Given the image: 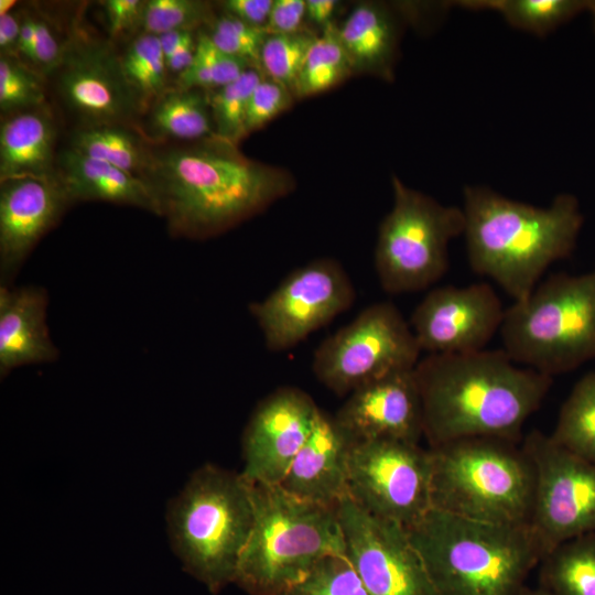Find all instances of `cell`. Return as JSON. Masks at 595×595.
I'll use <instances>...</instances> for the list:
<instances>
[{
  "label": "cell",
  "mask_w": 595,
  "mask_h": 595,
  "mask_svg": "<svg viewBox=\"0 0 595 595\" xmlns=\"http://www.w3.org/2000/svg\"><path fill=\"white\" fill-rule=\"evenodd\" d=\"M142 178L170 232L196 239L235 227L295 188L286 170L251 160L216 136L150 151Z\"/></svg>",
  "instance_id": "6da1fadb"
},
{
  "label": "cell",
  "mask_w": 595,
  "mask_h": 595,
  "mask_svg": "<svg viewBox=\"0 0 595 595\" xmlns=\"http://www.w3.org/2000/svg\"><path fill=\"white\" fill-rule=\"evenodd\" d=\"M429 447L463 437L519 443L553 378L515 363L500 349L421 358L414 368Z\"/></svg>",
  "instance_id": "7a4b0ae2"
},
{
  "label": "cell",
  "mask_w": 595,
  "mask_h": 595,
  "mask_svg": "<svg viewBox=\"0 0 595 595\" xmlns=\"http://www.w3.org/2000/svg\"><path fill=\"white\" fill-rule=\"evenodd\" d=\"M462 209L472 270L513 301L529 295L552 263L571 256L584 220L576 197L565 193L537 207L467 186Z\"/></svg>",
  "instance_id": "3957f363"
},
{
  "label": "cell",
  "mask_w": 595,
  "mask_h": 595,
  "mask_svg": "<svg viewBox=\"0 0 595 595\" xmlns=\"http://www.w3.org/2000/svg\"><path fill=\"white\" fill-rule=\"evenodd\" d=\"M405 530L439 595H519L547 553L530 524L477 521L434 508Z\"/></svg>",
  "instance_id": "277c9868"
},
{
  "label": "cell",
  "mask_w": 595,
  "mask_h": 595,
  "mask_svg": "<svg viewBox=\"0 0 595 595\" xmlns=\"http://www.w3.org/2000/svg\"><path fill=\"white\" fill-rule=\"evenodd\" d=\"M253 517L250 484L241 473L210 463L191 474L165 513L183 570L214 595L235 583Z\"/></svg>",
  "instance_id": "5b68a950"
},
{
  "label": "cell",
  "mask_w": 595,
  "mask_h": 595,
  "mask_svg": "<svg viewBox=\"0 0 595 595\" xmlns=\"http://www.w3.org/2000/svg\"><path fill=\"white\" fill-rule=\"evenodd\" d=\"M253 524L235 584L249 595H282L323 558L346 553L337 508L299 499L280 485L249 483Z\"/></svg>",
  "instance_id": "8992f818"
},
{
  "label": "cell",
  "mask_w": 595,
  "mask_h": 595,
  "mask_svg": "<svg viewBox=\"0 0 595 595\" xmlns=\"http://www.w3.org/2000/svg\"><path fill=\"white\" fill-rule=\"evenodd\" d=\"M432 508L501 524H530L533 463L519 443L463 437L429 447Z\"/></svg>",
  "instance_id": "52a82bcc"
},
{
  "label": "cell",
  "mask_w": 595,
  "mask_h": 595,
  "mask_svg": "<svg viewBox=\"0 0 595 595\" xmlns=\"http://www.w3.org/2000/svg\"><path fill=\"white\" fill-rule=\"evenodd\" d=\"M502 349L517 364L554 377L595 359V269L555 273L506 309Z\"/></svg>",
  "instance_id": "ba28073f"
},
{
  "label": "cell",
  "mask_w": 595,
  "mask_h": 595,
  "mask_svg": "<svg viewBox=\"0 0 595 595\" xmlns=\"http://www.w3.org/2000/svg\"><path fill=\"white\" fill-rule=\"evenodd\" d=\"M393 205L382 219L375 268L390 294L424 290L448 269V244L463 235L462 208L445 206L392 176Z\"/></svg>",
  "instance_id": "9c48e42d"
},
{
  "label": "cell",
  "mask_w": 595,
  "mask_h": 595,
  "mask_svg": "<svg viewBox=\"0 0 595 595\" xmlns=\"http://www.w3.org/2000/svg\"><path fill=\"white\" fill-rule=\"evenodd\" d=\"M420 354L398 307L378 302L318 345L312 369L328 390L346 396L390 374L414 369Z\"/></svg>",
  "instance_id": "30bf717a"
},
{
  "label": "cell",
  "mask_w": 595,
  "mask_h": 595,
  "mask_svg": "<svg viewBox=\"0 0 595 595\" xmlns=\"http://www.w3.org/2000/svg\"><path fill=\"white\" fill-rule=\"evenodd\" d=\"M348 496L372 516L414 524L432 508L429 448L393 440L351 444Z\"/></svg>",
  "instance_id": "8fae6325"
},
{
  "label": "cell",
  "mask_w": 595,
  "mask_h": 595,
  "mask_svg": "<svg viewBox=\"0 0 595 595\" xmlns=\"http://www.w3.org/2000/svg\"><path fill=\"white\" fill-rule=\"evenodd\" d=\"M355 288L332 258L313 260L289 273L263 300L249 305L271 351L290 349L350 309Z\"/></svg>",
  "instance_id": "7c38bea8"
},
{
  "label": "cell",
  "mask_w": 595,
  "mask_h": 595,
  "mask_svg": "<svg viewBox=\"0 0 595 595\" xmlns=\"http://www.w3.org/2000/svg\"><path fill=\"white\" fill-rule=\"evenodd\" d=\"M521 446L536 470L530 526L545 551L595 532V463L571 453L537 429L522 439Z\"/></svg>",
  "instance_id": "4fadbf2b"
},
{
  "label": "cell",
  "mask_w": 595,
  "mask_h": 595,
  "mask_svg": "<svg viewBox=\"0 0 595 595\" xmlns=\"http://www.w3.org/2000/svg\"><path fill=\"white\" fill-rule=\"evenodd\" d=\"M346 555L371 595H439L405 528L346 496L337 506Z\"/></svg>",
  "instance_id": "5bb4252c"
},
{
  "label": "cell",
  "mask_w": 595,
  "mask_h": 595,
  "mask_svg": "<svg viewBox=\"0 0 595 595\" xmlns=\"http://www.w3.org/2000/svg\"><path fill=\"white\" fill-rule=\"evenodd\" d=\"M505 311L487 282L432 289L416 305L410 326L421 351L435 355L485 349L501 327Z\"/></svg>",
  "instance_id": "9a60e30c"
},
{
  "label": "cell",
  "mask_w": 595,
  "mask_h": 595,
  "mask_svg": "<svg viewBox=\"0 0 595 595\" xmlns=\"http://www.w3.org/2000/svg\"><path fill=\"white\" fill-rule=\"evenodd\" d=\"M320 412L315 401L299 388L281 387L263 398L242 434L244 478L280 485Z\"/></svg>",
  "instance_id": "2e32d148"
},
{
  "label": "cell",
  "mask_w": 595,
  "mask_h": 595,
  "mask_svg": "<svg viewBox=\"0 0 595 595\" xmlns=\"http://www.w3.org/2000/svg\"><path fill=\"white\" fill-rule=\"evenodd\" d=\"M58 67L60 93L85 126L125 125L141 111L120 60L105 46L73 43Z\"/></svg>",
  "instance_id": "e0dca14e"
},
{
  "label": "cell",
  "mask_w": 595,
  "mask_h": 595,
  "mask_svg": "<svg viewBox=\"0 0 595 595\" xmlns=\"http://www.w3.org/2000/svg\"><path fill=\"white\" fill-rule=\"evenodd\" d=\"M334 419L351 444L375 440L419 444L423 411L414 369L390 374L353 391Z\"/></svg>",
  "instance_id": "ac0fdd59"
},
{
  "label": "cell",
  "mask_w": 595,
  "mask_h": 595,
  "mask_svg": "<svg viewBox=\"0 0 595 595\" xmlns=\"http://www.w3.org/2000/svg\"><path fill=\"white\" fill-rule=\"evenodd\" d=\"M68 204L56 175L1 181V285H10L34 246L57 223Z\"/></svg>",
  "instance_id": "d6986e66"
},
{
  "label": "cell",
  "mask_w": 595,
  "mask_h": 595,
  "mask_svg": "<svg viewBox=\"0 0 595 595\" xmlns=\"http://www.w3.org/2000/svg\"><path fill=\"white\" fill-rule=\"evenodd\" d=\"M350 441L334 415L320 412L316 423L280 486L292 496L337 508L348 496Z\"/></svg>",
  "instance_id": "ffe728a7"
},
{
  "label": "cell",
  "mask_w": 595,
  "mask_h": 595,
  "mask_svg": "<svg viewBox=\"0 0 595 595\" xmlns=\"http://www.w3.org/2000/svg\"><path fill=\"white\" fill-rule=\"evenodd\" d=\"M48 296L43 288L0 285V375L58 357L46 324Z\"/></svg>",
  "instance_id": "44dd1931"
},
{
  "label": "cell",
  "mask_w": 595,
  "mask_h": 595,
  "mask_svg": "<svg viewBox=\"0 0 595 595\" xmlns=\"http://www.w3.org/2000/svg\"><path fill=\"white\" fill-rule=\"evenodd\" d=\"M57 172L55 175L71 203L102 201L140 207L160 216L148 183L108 162L71 148L60 155Z\"/></svg>",
  "instance_id": "7402d4cb"
},
{
  "label": "cell",
  "mask_w": 595,
  "mask_h": 595,
  "mask_svg": "<svg viewBox=\"0 0 595 595\" xmlns=\"http://www.w3.org/2000/svg\"><path fill=\"white\" fill-rule=\"evenodd\" d=\"M337 28L354 74L392 79L399 40L393 11L381 3L361 2Z\"/></svg>",
  "instance_id": "603a6c76"
},
{
  "label": "cell",
  "mask_w": 595,
  "mask_h": 595,
  "mask_svg": "<svg viewBox=\"0 0 595 595\" xmlns=\"http://www.w3.org/2000/svg\"><path fill=\"white\" fill-rule=\"evenodd\" d=\"M54 126L39 108L18 111L0 128V180L51 176Z\"/></svg>",
  "instance_id": "cb8c5ba5"
},
{
  "label": "cell",
  "mask_w": 595,
  "mask_h": 595,
  "mask_svg": "<svg viewBox=\"0 0 595 595\" xmlns=\"http://www.w3.org/2000/svg\"><path fill=\"white\" fill-rule=\"evenodd\" d=\"M539 586L551 595H595V532L548 551L539 564Z\"/></svg>",
  "instance_id": "d4e9b609"
},
{
  "label": "cell",
  "mask_w": 595,
  "mask_h": 595,
  "mask_svg": "<svg viewBox=\"0 0 595 595\" xmlns=\"http://www.w3.org/2000/svg\"><path fill=\"white\" fill-rule=\"evenodd\" d=\"M150 128L161 138L197 141L215 136L208 91L167 89L153 105Z\"/></svg>",
  "instance_id": "484cf974"
},
{
  "label": "cell",
  "mask_w": 595,
  "mask_h": 595,
  "mask_svg": "<svg viewBox=\"0 0 595 595\" xmlns=\"http://www.w3.org/2000/svg\"><path fill=\"white\" fill-rule=\"evenodd\" d=\"M550 436L571 453L595 463V371L575 382Z\"/></svg>",
  "instance_id": "4316f807"
},
{
  "label": "cell",
  "mask_w": 595,
  "mask_h": 595,
  "mask_svg": "<svg viewBox=\"0 0 595 595\" xmlns=\"http://www.w3.org/2000/svg\"><path fill=\"white\" fill-rule=\"evenodd\" d=\"M72 149L140 177L150 152L125 125L84 126L75 132Z\"/></svg>",
  "instance_id": "83f0119b"
},
{
  "label": "cell",
  "mask_w": 595,
  "mask_h": 595,
  "mask_svg": "<svg viewBox=\"0 0 595 595\" xmlns=\"http://www.w3.org/2000/svg\"><path fill=\"white\" fill-rule=\"evenodd\" d=\"M353 74L337 24L332 22L310 47L295 84L294 97L305 98L324 93Z\"/></svg>",
  "instance_id": "f1b7e54d"
},
{
  "label": "cell",
  "mask_w": 595,
  "mask_h": 595,
  "mask_svg": "<svg viewBox=\"0 0 595 595\" xmlns=\"http://www.w3.org/2000/svg\"><path fill=\"white\" fill-rule=\"evenodd\" d=\"M589 1L580 0H476L456 6L499 12L512 26L543 36L577 13L588 9Z\"/></svg>",
  "instance_id": "f546056e"
},
{
  "label": "cell",
  "mask_w": 595,
  "mask_h": 595,
  "mask_svg": "<svg viewBox=\"0 0 595 595\" xmlns=\"http://www.w3.org/2000/svg\"><path fill=\"white\" fill-rule=\"evenodd\" d=\"M120 60L123 76L132 89L140 110L153 105L167 89V67L159 41L142 33L131 42Z\"/></svg>",
  "instance_id": "4dcf8cb0"
},
{
  "label": "cell",
  "mask_w": 595,
  "mask_h": 595,
  "mask_svg": "<svg viewBox=\"0 0 595 595\" xmlns=\"http://www.w3.org/2000/svg\"><path fill=\"white\" fill-rule=\"evenodd\" d=\"M264 77L260 68L250 67L230 84L208 91L215 136L237 145L246 134V115L250 96Z\"/></svg>",
  "instance_id": "1f68e13d"
},
{
  "label": "cell",
  "mask_w": 595,
  "mask_h": 595,
  "mask_svg": "<svg viewBox=\"0 0 595 595\" xmlns=\"http://www.w3.org/2000/svg\"><path fill=\"white\" fill-rule=\"evenodd\" d=\"M250 67L253 66L247 61L220 51L207 33H201L196 40L194 61L178 75L176 87L215 90L230 84Z\"/></svg>",
  "instance_id": "d6a6232c"
},
{
  "label": "cell",
  "mask_w": 595,
  "mask_h": 595,
  "mask_svg": "<svg viewBox=\"0 0 595 595\" xmlns=\"http://www.w3.org/2000/svg\"><path fill=\"white\" fill-rule=\"evenodd\" d=\"M316 37L317 34L310 30L291 34H268L260 53L261 72L294 95L300 71Z\"/></svg>",
  "instance_id": "836d02e7"
},
{
  "label": "cell",
  "mask_w": 595,
  "mask_h": 595,
  "mask_svg": "<svg viewBox=\"0 0 595 595\" xmlns=\"http://www.w3.org/2000/svg\"><path fill=\"white\" fill-rule=\"evenodd\" d=\"M282 595H371L346 553L320 560Z\"/></svg>",
  "instance_id": "e575fe53"
},
{
  "label": "cell",
  "mask_w": 595,
  "mask_h": 595,
  "mask_svg": "<svg viewBox=\"0 0 595 595\" xmlns=\"http://www.w3.org/2000/svg\"><path fill=\"white\" fill-rule=\"evenodd\" d=\"M209 6L195 0H150L144 3L141 24L144 33L161 35L193 30L210 18Z\"/></svg>",
  "instance_id": "d590c367"
},
{
  "label": "cell",
  "mask_w": 595,
  "mask_h": 595,
  "mask_svg": "<svg viewBox=\"0 0 595 595\" xmlns=\"http://www.w3.org/2000/svg\"><path fill=\"white\" fill-rule=\"evenodd\" d=\"M207 35L220 51L260 68L261 47L268 36L264 29L249 25L225 13L214 20Z\"/></svg>",
  "instance_id": "8d00e7d4"
},
{
  "label": "cell",
  "mask_w": 595,
  "mask_h": 595,
  "mask_svg": "<svg viewBox=\"0 0 595 595\" xmlns=\"http://www.w3.org/2000/svg\"><path fill=\"white\" fill-rule=\"evenodd\" d=\"M44 93L39 79L8 56L0 58V108L2 111L39 108Z\"/></svg>",
  "instance_id": "74e56055"
},
{
  "label": "cell",
  "mask_w": 595,
  "mask_h": 595,
  "mask_svg": "<svg viewBox=\"0 0 595 595\" xmlns=\"http://www.w3.org/2000/svg\"><path fill=\"white\" fill-rule=\"evenodd\" d=\"M295 97L284 86L266 76L253 89L246 115V134L261 129L291 107Z\"/></svg>",
  "instance_id": "f35d334b"
},
{
  "label": "cell",
  "mask_w": 595,
  "mask_h": 595,
  "mask_svg": "<svg viewBox=\"0 0 595 595\" xmlns=\"http://www.w3.org/2000/svg\"><path fill=\"white\" fill-rule=\"evenodd\" d=\"M306 18L305 0H273L264 31L268 34H291L303 30Z\"/></svg>",
  "instance_id": "ab89813d"
},
{
  "label": "cell",
  "mask_w": 595,
  "mask_h": 595,
  "mask_svg": "<svg viewBox=\"0 0 595 595\" xmlns=\"http://www.w3.org/2000/svg\"><path fill=\"white\" fill-rule=\"evenodd\" d=\"M64 50L60 46L57 39L51 28L42 20L36 19L35 43L31 61L51 71L62 62Z\"/></svg>",
  "instance_id": "60d3db41"
},
{
  "label": "cell",
  "mask_w": 595,
  "mask_h": 595,
  "mask_svg": "<svg viewBox=\"0 0 595 595\" xmlns=\"http://www.w3.org/2000/svg\"><path fill=\"white\" fill-rule=\"evenodd\" d=\"M144 1L108 0L104 3L111 34H119L141 23Z\"/></svg>",
  "instance_id": "b9f144b4"
},
{
  "label": "cell",
  "mask_w": 595,
  "mask_h": 595,
  "mask_svg": "<svg viewBox=\"0 0 595 595\" xmlns=\"http://www.w3.org/2000/svg\"><path fill=\"white\" fill-rule=\"evenodd\" d=\"M220 3L225 13L249 25L264 29L270 17L273 0H227Z\"/></svg>",
  "instance_id": "7bdbcfd3"
},
{
  "label": "cell",
  "mask_w": 595,
  "mask_h": 595,
  "mask_svg": "<svg viewBox=\"0 0 595 595\" xmlns=\"http://www.w3.org/2000/svg\"><path fill=\"white\" fill-rule=\"evenodd\" d=\"M306 19L322 28L332 23L339 2L336 0H305Z\"/></svg>",
  "instance_id": "ee69618b"
},
{
  "label": "cell",
  "mask_w": 595,
  "mask_h": 595,
  "mask_svg": "<svg viewBox=\"0 0 595 595\" xmlns=\"http://www.w3.org/2000/svg\"><path fill=\"white\" fill-rule=\"evenodd\" d=\"M196 51V41L194 37L180 45L166 60L169 72L178 75L185 72L193 63Z\"/></svg>",
  "instance_id": "f6af8a7d"
},
{
  "label": "cell",
  "mask_w": 595,
  "mask_h": 595,
  "mask_svg": "<svg viewBox=\"0 0 595 595\" xmlns=\"http://www.w3.org/2000/svg\"><path fill=\"white\" fill-rule=\"evenodd\" d=\"M20 28L21 23L12 12L0 15V47L2 51L17 45Z\"/></svg>",
  "instance_id": "bcb514c9"
},
{
  "label": "cell",
  "mask_w": 595,
  "mask_h": 595,
  "mask_svg": "<svg viewBox=\"0 0 595 595\" xmlns=\"http://www.w3.org/2000/svg\"><path fill=\"white\" fill-rule=\"evenodd\" d=\"M35 26L36 19L25 17L21 22L20 35L17 43L18 50L30 60L32 58L35 43Z\"/></svg>",
  "instance_id": "7dc6e473"
},
{
  "label": "cell",
  "mask_w": 595,
  "mask_h": 595,
  "mask_svg": "<svg viewBox=\"0 0 595 595\" xmlns=\"http://www.w3.org/2000/svg\"><path fill=\"white\" fill-rule=\"evenodd\" d=\"M193 30H177L159 35L165 60L183 43L194 37Z\"/></svg>",
  "instance_id": "c3c4849f"
},
{
  "label": "cell",
  "mask_w": 595,
  "mask_h": 595,
  "mask_svg": "<svg viewBox=\"0 0 595 595\" xmlns=\"http://www.w3.org/2000/svg\"><path fill=\"white\" fill-rule=\"evenodd\" d=\"M519 595H551L549 592L543 589L542 587H529L524 586L522 591L519 593Z\"/></svg>",
  "instance_id": "681fc988"
},
{
  "label": "cell",
  "mask_w": 595,
  "mask_h": 595,
  "mask_svg": "<svg viewBox=\"0 0 595 595\" xmlns=\"http://www.w3.org/2000/svg\"><path fill=\"white\" fill-rule=\"evenodd\" d=\"M15 4L13 0H1L0 1V15L7 14L10 12V9Z\"/></svg>",
  "instance_id": "f907efd6"
},
{
  "label": "cell",
  "mask_w": 595,
  "mask_h": 595,
  "mask_svg": "<svg viewBox=\"0 0 595 595\" xmlns=\"http://www.w3.org/2000/svg\"><path fill=\"white\" fill-rule=\"evenodd\" d=\"M587 10L592 13L595 24V1H589Z\"/></svg>",
  "instance_id": "816d5d0a"
}]
</instances>
